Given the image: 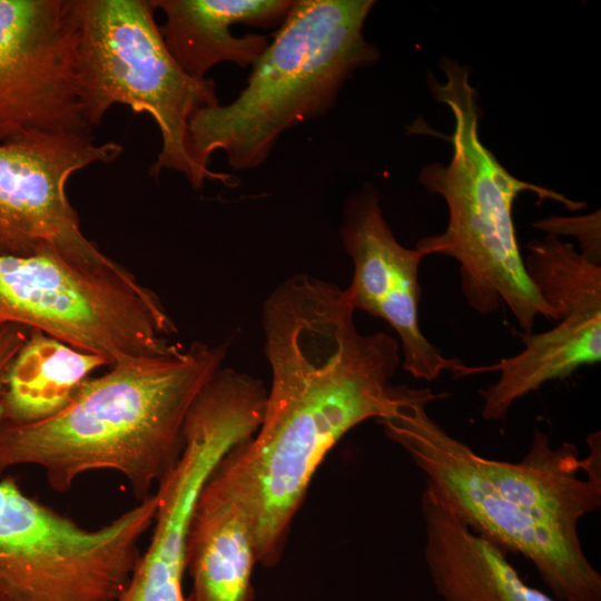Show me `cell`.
I'll return each instance as SVG.
<instances>
[{
  "label": "cell",
  "instance_id": "5bb4252c",
  "mask_svg": "<svg viewBox=\"0 0 601 601\" xmlns=\"http://www.w3.org/2000/svg\"><path fill=\"white\" fill-rule=\"evenodd\" d=\"M256 564L246 512L208 477L188 529L186 572L191 590L187 601H250Z\"/></svg>",
  "mask_w": 601,
  "mask_h": 601
},
{
  "label": "cell",
  "instance_id": "ba28073f",
  "mask_svg": "<svg viewBox=\"0 0 601 601\" xmlns=\"http://www.w3.org/2000/svg\"><path fill=\"white\" fill-rule=\"evenodd\" d=\"M157 494L95 529L0 477V595L6 601H119L152 526Z\"/></svg>",
  "mask_w": 601,
  "mask_h": 601
},
{
  "label": "cell",
  "instance_id": "7a4b0ae2",
  "mask_svg": "<svg viewBox=\"0 0 601 601\" xmlns=\"http://www.w3.org/2000/svg\"><path fill=\"white\" fill-rule=\"evenodd\" d=\"M430 390L395 386V404L380 420L425 476L426 489L457 519L505 552L529 560L559 601H601V574L579 536L582 518L601 505V435L589 453L553 446L536 428L518 462L476 453L427 412Z\"/></svg>",
  "mask_w": 601,
  "mask_h": 601
},
{
  "label": "cell",
  "instance_id": "6da1fadb",
  "mask_svg": "<svg viewBox=\"0 0 601 601\" xmlns=\"http://www.w3.org/2000/svg\"><path fill=\"white\" fill-rule=\"evenodd\" d=\"M354 313L346 288L307 274L287 278L265 299L272 378L262 422L209 476L246 512L263 566L280 560L327 453L348 431L384 418L394 406L398 342L384 332L362 334Z\"/></svg>",
  "mask_w": 601,
  "mask_h": 601
},
{
  "label": "cell",
  "instance_id": "2e32d148",
  "mask_svg": "<svg viewBox=\"0 0 601 601\" xmlns=\"http://www.w3.org/2000/svg\"><path fill=\"white\" fill-rule=\"evenodd\" d=\"M600 210L578 217L552 216L541 219L534 227L546 235H573L578 238L580 253L591 263L601 265Z\"/></svg>",
  "mask_w": 601,
  "mask_h": 601
},
{
  "label": "cell",
  "instance_id": "4fadbf2b",
  "mask_svg": "<svg viewBox=\"0 0 601 601\" xmlns=\"http://www.w3.org/2000/svg\"><path fill=\"white\" fill-rule=\"evenodd\" d=\"M421 506L425 563L443 601H559L526 584L503 549L471 530L426 487Z\"/></svg>",
  "mask_w": 601,
  "mask_h": 601
},
{
  "label": "cell",
  "instance_id": "8fae6325",
  "mask_svg": "<svg viewBox=\"0 0 601 601\" xmlns=\"http://www.w3.org/2000/svg\"><path fill=\"white\" fill-rule=\"evenodd\" d=\"M341 239L353 263L347 286L356 309L384 319L396 333L403 368L415 378L434 381L444 371L461 376L466 365L446 357L420 324V266L426 254L403 246L384 218L380 194L365 183L344 203Z\"/></svg>",
  "mask_w": 601,
  "mask_h": 601
},
{
  "label": "cell",
  "instance_id": "277c9868",
  "mask_svg": "<svg viewBox=\"0 0 601 601\" xmlns=\"http://www.w3.org/2000/svg\"><path fill=\"white\" fill-rule=\"evenodd\" d=\"M439 67L444 80L431 73L428 88L453 115L454 130L449 137L452 157L446 165H425L418 180L428 193L444 199L449 220L442 234L423 237L415 247L426 256L444 255L459 263L461 290L475 312L491 314L504 303L522 335L533 333L538 317L556 318L526 273L513 204L526 191L540 201L551 199L573 211L585 204L510 174L480 138L479 95L469 70L449 57H443Z\"/></svg>",
  "mask_w": 601,
  "mask_h": 601
},
{
  "label": "cell",
  "instance_id": "9a60e30c",
  "mask_svg": "<svg viewBox=\"0 0 601 601\" xmlns=\"http://www.w3.org/2000/svg\"><path fill=\"white\" fill-rule=\"evenodd\" d=\"M101 366H108L104 357L30 329L7 377L0 421L27 424L55 415Z\"/></svg>",
  "mask_w": 601,
  "mask_h": 601
},
{
  "label": "cell",
  "instance_id": "52a82bcc",
  "mask_svg": "<svg viewBox=\"0 0 601 601\" xmlns=\"http://www.w3.org/2000/svg\"><path fill=\"white\" fill-rule=\"evenodd\" d=\"M0 323L97 354L108 367L181 346L173 341L177 327L159 298L124 266L57 253L0 256Z\"/></svg>",
  "mask_w": 601,
  "mask_h": 601
},
{
  "label": "cell",
  "instance_id": "9c48e42d",
  "mask_svg": "<svg viewBox=\"0 0 601 601\" xmlns=\"http://www.w3.org/2000/svg\"><path fill=\"white\" fill-rule=\"evenodd\" d=\"M78 0H0V144L91 134L78 82Z\"/></svg>",
  "mask_w": 601,
  "mask_h": 601
},
{
  "label": "cell",
  "instance_id": "e0dca14e",
  "mask_svg": "<svg viewBox=\"0 0 601 601\" xmlns=\"http://www.w3.org/2000/svg\"><path fill=\"white\" fill-rule=\"evenodd\" d=\"M30 335V329L12 323H0V402L9 371Z\"/></svg>",
  "mask_w": 601,
  "mask_h": 601
},
{
  "label": "cell",
  "instance_id": "ac0fdd59",
  "mask_svg": "<svg viewBox=\"0 0 601 601\" xmlns=\"http://www.w3.org/2000/svg\"><path fill=\"white\" fill-rule=\"evenodd\" d=\"M0 601H6V600L0 595Z\"/></svg>",
  "mask_w": 601,
  "mask_h": 601
},
{
  "label": "cell",
  "instance_id": "3957f363",
  "mask_svg": "<svg viewBox=\"0 0 601 601\" xmlns=\"http://www.w3.org/2000/svg\"><path fill=\"white\" fill-rule=\"evenodd\" d=\"M228 343L195 342L156 357L115 364L89 377L55 415L27 424L0 421V477L40 467L55 492L96 471L125 477L138 501L177 464L187 416L223 367Z\"/></svg>",
  "mask_w": 601,
  "mask_h": 601
},
{
  "label": "cell",
  "instance_id": "5b68a950",
  "mask_svg": "<svg viewBox=\"0 0 601 601\" xmlns=\"http://www.w3.org/2000/svg\"><path fill=\"white\" fill-rule=\"evenodd\" d=\"M374 3L293 0L237 98L201 108L191 118L196 164L209 169L211 155L221 150L234 170L257 168L285 131L328 112L345 82L380 59L363 35Z\"/></svg>",
  "mask_w": 601,
  "mask_h": 601
},
{
  "label": "cell",
  "instance_id": "7c38bea8",
  "mask_svg": "<svg viewBox=\"0 0 601 601\" xmlns=\"http://www.w3.org/2000/svg\"><path fill=\"white\" fill-rule=\"evenodd\" d=\"M165 14L162 39L180 68L195 79L220 62L252 67L269 45L266 36L233 35L231 27L280 26L293 0H151Z\"/></svg>",
  "mask_w": 601,
  "mask_h": 601
},
{
  "label": "cell",
  "instance_id": "8992f818",
  "mask_svg": "<svg viewBox=\"0 0 601 601\" xmlns=\"http://www.w3.org/2000/svg\"><path fill=\"white\" fill-rule=\"evenodd\" d=\"M78 82L83 116L91 129L115 105L148 114L161 148L149 174L178 171L194 188L205 180L230 183V176L204 169L194 160L189 124L201 108L219 102L213 79L188 76L169 52L151 0H78Z\"/></svg>",
  "mask_w": 601,
  "mask_h": 601
},
{
  "label": "cell",
  "instance_id": "30bf717a",
  "mask_svg": "<svg viewBox=\"0 0 601 601\" xmlns=\"http://www.w3.org/2000/svg\"><path fill=\"white\" fill-rule=\"evenodd\" d=\"M116 141L91 134L35 132L0 144V256L57 253L100 265L112 259L89 240L69 201V178L96 162L117 159Z\"/></svg>",
  "mask_w": 601,
  "mask_h": 601
}]
</instances>
